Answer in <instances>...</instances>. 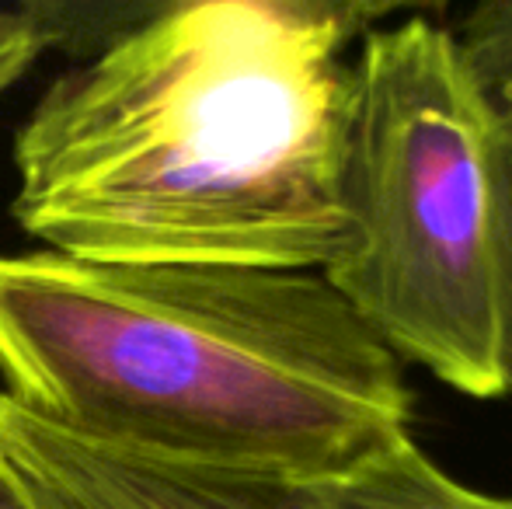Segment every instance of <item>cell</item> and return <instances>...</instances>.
Masks as SVG:
<instances>
[{
	"label": "cell",
	"instance_id": "obj_1",
	"mask_svg": "<svg viewBox=\"0 0 512 509\" xmlns=\"http://www.w3.org/2000/svg\"><path fill=\"white\" fill-rule=\"evenodd\" d=\"M377 7L185 0L39 98L14 220L88 262L324 272L345 245L352 39Z\"/></svg>",
	"mask_w": 512,
	"mask_h": 509
},
{
	"label": "cell",
	"instance_id": "obj_2",
	"mask_svg": "<svg viewBox=\"0 0 512 509\" xmlns=\"http://www.w3.org/2000/svg\"><path fill=\"white\" fill-rule=\"evenodd\" d=\"M0 391L91 447L324 482L411 436L401 360L321 272L0 255Z\"/></svg>",
	"mask_w": 512,
	"mask_h": 509
},
{
	"label": "cell",
	"instance_id": "obj_3",
	"mask_svg": "<svg viewBox=\"0 0 512 509\" xmlns=\"http://www.w3.org/2000/svg\"><path fill=\"white\" fill-rule=\"evenodd\" d=\"M345 245L321 272L401 360L474 401L506 394L499 119L453 28H366L342 116Z\"/></svg>",
	"mask_w": 512,
	"mask_h": 509
},
{
	"label": "cell",
	"instance_id": "obj_4",
	"mask_svg": "<svg viewBox=\"0 0 512 509\" xmlns=\"http://www.w3.org/2000/svg\"><path fill=\"white\" fill-rule=\"evenodd\" d=\"M0 454L39 509H331L321 482L213 471L91 447L0 391Z\"/></svg>",
	"mask_w": 512,
	"mask_h": 509
},
{
	"label": "cell",
	"instance_id": "obj_5",
	"mask_svg": "<svg viewBox=\"0 0 512 509\" xmlns=\"http://www.w3.org/2000/svg\"><path fill=\"white\" fill-rule=\"evenodd\" d=\"M321 489L331 509H512V496H492L446 475L415 436L370 450L342 475L324 478Z\"/></svg>",
	"mask_w": 512,
	"mask_h": 509
},
{
	"label": "cell",
	"instance_id": "obj_6",
	"mask_svg": "<svg viewBox=\"0 0 512 509\" xmlns=\"http://www.w3.org/2000/svg\"><path fill=\"white\" fill-rule=\"evenodd\" d=\"M453 39L502 129H512V0H492L460 18Z\"/></svg>",
	"mask_w": 512,
	"mask_h": 509
},
{
	"label": "cell",
	"instance_id": "obj_7",
	"mask_svg": "<svg viewBox=\"0 0 512 509\" xmlns=\"http://www.w3.org/2000/svg\"><path fill=\"white\" fill-rule=\"evenodd\" d=\"M56 39L42 7H0V91H7Z\"/></svg>",
	"mask_w": 512,
	"mask_h": 509
},
{
	"label": "cell",
	"instance_id": "obj_8",
	"mask_svg": "<svg viewBox=\"0 0 512 509\" xmlns=\"http://www.w3.org/2000/svg\"><path fill=\"white\" fill-rule=\"evenodd\" d=\"M499 234H502V279L512 293V129L499 126Z\"/></svg>",
	"mask_w": 512,
	"mask_h": 509
},
{
	"label": "cell",
	"instance_id": "obj_9",
	"mask_svg": "<svg viewBox=\"0 0 512 509\" xmlns=\"http://www.w3.org/2000/svg\"><path fill=\"white\" fill-rule=\"evenodd\" d=\"M0 509H39L25 485L18 482L14 468L4 461V454H0Z\"/></svg>",
	"mask_w": 512,
	"mask_h": 509
},
{
	"label": "cell",
	"instance_id": "obj_10",
	"mask_svg": "<svg viewBox=\"0 0 512 509\" xmlns=\"http://www.w3.org/2000/svg\"><path fill=\"white\" fill-rule=\"evenodd\" d=\"M506 394H512V321H506Z\"/></svg>",
	"mask_w": 512,
	"mask_h": 509
}]
</instances>
